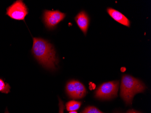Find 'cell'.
Wrapping results in <instances>:
<instances>
[{"instance_id":"cell-1","label":"cell","mask_w":151,"mask_h":113,"mask_svg":"<svg viewBox=\"0 0 151 113\" xmlns=\"http://www.w3.org/2000/svg\"><path fill=\"white\" fill-rule=\"evenodd\" d=\"M32 53L44 68L53 71L56 68L58 60L53 46L41 38H33Z\"/></svg>"},{"instance_id":"cell-2","label":"cell","mask_w":151,"mask_h":113,"mask_svg":"<svg viewBox=\"0 0 151 113\" xmlns=\"http://www.w3.org/2000/svg\"><path fill=\"white\" fill-rule=\"evenodd\" d=\"M146 87L142 81L135 77L124 75L120 85V96L126 104H132L135 95L145 91Z\"/></svg>"},{"instance_id":"cell-3","label":"cell","mask_w":151,"mask_h":113,"mask_svg":"<svg viewBox=\"0 0 151 113\" xmlns=\"http://www.w3.org/2000/svg\"><path fill=\"white\" fill-rule=\"evenodd\" d=\"M119 87L118 81L105 82L101 84L95 92V97L101 100H109L117 96Z\"/></svg>"},{"instance_id":"cell-4","label":"cell","mask_w":151,"mask_h":113,"mask_svg":"<svg viewBox=\"0 0 151 113\" xmlns=\"http://www.w3.org/2000/svg\"><path fill=\"white\" fill-rule=\"evenodd\" d=\"M28 13V8L25 4L22 1L17 0L7 8L6 15L12 19L23 20Z\"/></svg>"},{"instance_id":"cell-5","label":"cell","mask_w":151,"mask_h":113,"mask_svg":"<svg viewBox=\"0 0 151 113\" xmlns=\"http://www.w3.org/2000/svg\"><path fill=\"white\" fill-rule=\"evenodd\" d=\"M66 91L68 96L74 99L83 98L87 93L83 84L78 81L72 80L66 85Z\"/></svg>"},{"instance_id":"cell-6","label":"cell","mask_w":151,"mask_h":113,"mask_svg":"<svg viewBox=\"0 0 151 113\" xmlns=\"http://www.w3.org/2000/svg\"><path fill=\"white\" fill-rule=\"evenodd\" d=\"M66 14L59 11L45 10L43 19L47 28L52 29L64 19Z\"/></svg>"},{"instance_id":"cell-7","label":"cell","mask_w":151,"mask_h":113,"mask_svg":"<svg viewBox=\"0 0 151 113\" xmlns=\"http://www.w3.org/2000/svg\"><path fill=\"white\" fill-rule=\"evenodd\" d=\"M75 20L81 30L86 35L90 23V19L87 13L84 11L80 12L75 18Z\"/></svg>"},{"instance_id":"cell-8","label":"cell","mask_w":151,"mask_h":113,"mask_svg":"<svg viewBox=\"0 0 151 113\" xmlns=\"http://www.w3.org/2000/svg\"><path fill=\"white\" fill-rule=\"evenodd\" d=\"M107 12L109 15L116 22L127 27H129L130 26L129 19L120 12L112 8H108Z\"/></svg>"},{"instance_id":"cell-9","label":"cell","mask_w":151,"mask_h":113,"mask_svg":"<svg viewBox=\"0 0 151 113\" xmlns=\"http://www.w3.org/2000/svg\"><path fill=\"white\" fill-rule=\"evenodd\" d=\"M81 105V102L72 101L68 102L66 104V109L68 111H75L78 110Z\"/></svg>"},{"instance_id":"cell-10","label":"cell","mask_w":151,"mask_h":113,"mask_svg":"<svg viewBox=\"0 0 151 113\" xmlns=\"http://www.w3.org/2000/svg\"><path fill=\"white\" fill-rule=\"evenodd\" d=\"M81 113H104L94 107H88L86 108Z\"/></svg>"},{"instance_id":"cell-11","label":"cell","mask_w":151,"mask_h":113,"mask_svg":"<svg viewBox=\"0 0 151 113\" xmlns=\"http://www.w3.org/2000/svg\"><path fill=\"white\" fill-rule=\"evenodd\" d=\"M11 88L10 85L5 87H0V92L5 93V94H8L9 92H10Z\"/></svg>"},{"instance_id":"cell-12","label":"cell","mask_w":151,"mask_h":113,"mask_svg":"<svg viewBox=\"0 0 151 113\" xmlns=\"http://www.w3.org/2000/svg\"><path fill=\"white\" fill-rule=\"evenodd\" d=\"M59 113H64V109H65V107H64V104H63V101L61 100V99L59 98Z\"/></svg>"},{"instance_id":"cell-13","label":"cell","mask_w":151,"mask_h":113,"mask_svg":"<svg viewBox=\"0 0 151 113\" xmlns=\"http://www.w3.org/2000/svg\"><path fill=\"white\" fill-rule=\"evenodd\" d=\"M9 85L8 83H5L2 79L0 78V87H5Z\"/></svg>"},{"instance_id":"cell-14","label":"cell","mask_w":151,"mask_h":113,"mask_svg":"<svg viewBox=\"0 0 151 113\" xmlns=\"http://www.w3.org/2000/svg\"><path fill=\"white\" fill-rule=\"evenodd\" d=\"M126 113H140L138 111H135L134 109H131V110H129L126 112Z\"/></svg>"},{"instance_id":"cell-15","label":"cell","mask_w":151,"mask_h":113,"mask_svg":"<svg viewBox=\"0 0 151 113\" xmlns=\"http://www.w3.org/2000/svg\"><path fill=\"white\" fill-rule=\"evenodd\" d=\"M69 113H78V112L77 111H70Z\"/></svg>"},{"instance_id":"cell-16","label":"cell","mask_w":151,"mask_h":113,"mask_svg":"<svg viewBox=\"0 0 151 113\" xmlns=\"http://www.w3.org/2000/svg\"><path fill=\"white\" fill-rule=\"evenodd\" d=\"M5 113H9V112H8V110H7V108L6 109V111H5Z\"/></svg>"}]
</instances>
